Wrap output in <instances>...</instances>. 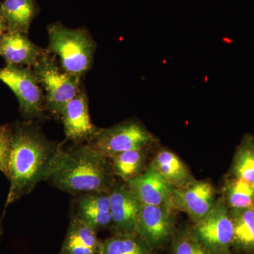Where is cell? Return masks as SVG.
<instances>
[{
    "label": "cell",
    "mask_w": 254,
    "mask_h": 254,
    "mask_svg": "<svg viewBox=\"0 0 254 254\" xmlns=\"http://www.w3.org/2000/svg\"><path fill=\"white\" fill-rule=\"evenodd\" d=\"M64 154L63 143L50 141L33 122L15 124L5 208L29 194L40 182L48 181L61 167Z\"/></svg>",
    "instance_id": "obj_1"
},
{
    "label": "cell",
    "mask_w": 254,
    "mask_h": 254,
    "mask_svg": "<svg viewBox=\"0 0 254 254\" xmlns=\"http://www.w3.org/2000/svg\"><path fill=\"white\" fill-rule=\"evenodd\" d=\"M72 195L109 192L116 182L111 160L87 144H76L65 150L61 167L48 180Z\"/></svg>",
    "instance_id": "obj_2"
},
{
    "label": "cell",
    "mask_w": 254,
    "mask_h": 254,
    "mask_svg": "<svg viewBox=\"0 0 254 254\" xmlns=\"http://www.w3.org/2000/svg\"><path fill=\"white\" fill-rule=\"evenodd\" d=\"M48 53L59 57L62 69L81 78L91 67L95 43L84 28L71 29L61 23L50 25Z\"/></svg>",
    "instance_id": "obj_3"
},
{
    "label": "cell",
    "mask_w": 254,
    "mask_h": 254,
    "mask_svg": "<svg viewBox=\"0 0 254 254\" xmlns=\"http://www.w3.org/2000/svg\"><path fill=\"white\" fill-rule=\"evenodd\" d=\"M158 138L136 120H128L108 128H100L86 144L108 158L128 150L154 147Z\"/></svg>",
    "instance_id": "obj_4"
},
{
    "label": "cell",
    "mask_w": 254,
    "mask_h": 254,
    "mask_svg": "<svg viewBox=\"0 0 254 254\" xmlns=\"http://www.w3.org/2000/svg\"><path fill=\"white\" fill-rule=\"evenodd\" d=\"M39 84L46 91L45 110L60 119L66 105L80 91V78L65 72L45 51L33 67Z\"/></svg>",
    "instance_id": "obj_5"
},
{
    "label": "cell",
    "mask_w": 254,
    "mask_h": 254,
    "mask_svg": "<svg viewBox=\"0 0 254 254\" xmlns=\"http://www.w3.org/2000/svg\"><path fill=\"white\" fill-rule=\"evenodd\" d=\"M0 81L16 95L20 113L26 121L32 122L44 116L45 98L31 68L6 64L0 68Z\"/></svg>",
    "instance_id": "obj_6"
},
{
    "label": "cell",
    "mask_w": 254,
    "mask_h": 254,
    "mask_svg": "<svg viewBox=\"0 0 254 254\" xmlns=\"http://www.w3.org/2000/svg\"><path fill=\"white\" fill-rule=\"evenodd\" d=\"M200 242L211 254H233L234 225L230 210L221 196L217 198L210 213L192 224Z\"/></svg>",
    "instance_id": "obj_7"
},
{
    "label": "cell",
    "mask_w": 254,
    "mask_h": 254,
    "mask_svg": "<svg viewBox=\"0 0 254 254\" xmlns=\"http://www.w3.org/2000/svg\"><path fill=\"white\" fill-rule=\"evenodd\" d=\"M176 210L171 205H141L136 234L149 244L155 251L170 245L176 232Z\"/></svg>",
    "instance_id": "obj_8"
},
{
    "label": "cell",
    "mask_w": 254,
    "mask_h": 254,
    "mask_svg": "<svg viewBox=\"0 0 254 254\" xmlns=\"http://www.w3.org/2000/svg\"><path fill=\"white\" fill-rule=\"evenodd\" d=\"M217 190L209 180H197L175 188L171 205L176 211L186 213L192 224L205 218L217 200Z\"/></svg>",
    "instance_id": "obj_9"
},
{
    "label": "cell",
    "mask_w": 254,
    "mask_h": 254,
    "mask_svg": "<svg viewBox=\"0 0 254 254\" xmlns=\"http://www.w3.org/2000/svg\"><path fill=\"white\" fill-rule=\"evenodd\" d=\"M111 227L114 234L136 233L141 203L126 182L117 180L109 191Z\"/></svg>",
    "instance_id": "obj_10"
},
{
    "label": "cell",
    "mask_w": 254,
    "mask_h": 254,
    "mask_svg": "<svg viewBox=\"0 0 254 254\" xmlns=\"http://www.w3.org/2000/svg\"><path fill=\"white\" fill-rule=\"evenodd\" d=\"M66 139L76 144L89 141L100 129L92 123L88 99L80 91L65 107L61 115Z\"/></svg>",
    "instance_id": "obj_11"
},
{
    "label": "cell",
    "mask_w": 254,
    "mask_h": 254,
    "mask_svg": "<svg viewBox=\"0 0 254 254\" xmlns=\"http://www.w3.org/2000/svg\"><path fill=\"white\" fill-rule=\"evenodd\" d=\"M127 184L141 204L171 205L175 187L150 165L141 175Z\"/></svg>",
    "instance_id": "obj_12"
},
{
    "label": "cell",
    "mask_w": 254,
    "mask_h": 254,
    "mask_svg": "<svg viewBox=\"0 0 254 254\" xmlns=\"http://www.w3.org/2000/svg\"><path fill=\"white\" fill-rule=\"evenodd\" d=\"M77 195L73 202L72 217L84 222L97 232L110 227L109 192H91Z\"/></svg>",
    "instance_id": "obj_13"
},
{
    "label": "cell",
    "mask_w": 254,
    "mask_h": 254,
    "mask_svg": "<svg viewBox=\"0 0 254 254\" xmlns=\"http://www.w3.org/2000/svg\"><path fill=\"white\" fill-rule=\"evenodd\" d=\"M45 51L30 41L25 33L6 31L0 38V56L6 64L34 67Z\"/></svg>",
    "instance_id": "obj_14"
},
{
    "label": "cell",
    "mask_w": 254,
    "mask_h": 254,
    "mask_svg": "<svg viewBox=\"0 0 254 254\" xmlns=\"http://www.w3.org/2000/svg\"><path fill=\"white\" fill-rule=\"evenodd\" d=\"M97 233L93 227L71 217L60 254H102L103 241Z\"/></svg>",
    "instance_id": "obj_15"
},
{
    "label": "cell",
    "mask_w": 254,
    "mask_h": 254,
    "mask_svg": "<svg viewBox=\"0 0 254 254\" xmlns=\"http://www.w3.org/2000/svg\"><path fill=\"white\" fill-rule=\"evenodd\" d=\"M149 165L175 188L185 186L195 180L187 164L166 147H160L155 152Z\"/></svg>",
    "instance_id": "obj_16"
},
{
    "label": "cell",
    "mask_w": 254,
    "mask_h": 254,
    "mask_svg": "<svg viewBox=\"0 0 254 254\" xmlns=\"http://www.w3.org/2000/svg\"><path fill=\"white\" fill-rule=\"evenodd\" d=\"M7 31L27 34L33 20L38 14L36 0H4L0 4Z\"/></svg>",
    "instance_id": "obj_17"
},
{
    "label": "cell",
    "mask_w": 254,
    "mask_h": 254,
    "mask_svg": "<svg viewBox=\"0 0 254 254\" xmlns=\"http://www.w3.org/2000/svg\"><path fill=\"white\" fill-rule=\"evenodd\" d=\"M229 210L234 225L233 254H254V208Z\"/></svg>",
    "instance_id": "obj_18"
},
{
    "label": "cell",
    "mask_w": 254,
    "mask_h": 254,
    "mask_svg": "<svg viewBox=\"0 0 254 254\" xmlns=\"http://www.w3.org/2000/svg\"><path fill=\"white\" fill-rule=\"evenodd\" d=\"M153 147H145L123 152L110 158L114 174L127 182L141 175L147 166V160Z\"/></svg>",
    "instance_id": "obj_19"
},
{
    "label": "cell",
    "mask_w": 254,
    "mask_h": 254,
    "mask_svg": "<svg viewBox=\"0 0 254 254\" xmlns=\"http://www.w3.org/2000/svg\"><path fill=\"white\" fill-rule=\"evenodd\" d=\"M220 196L229 209L254 208V185L227 174L222 181Z\"/></svg>",
    "instance_id": "obj_20"
},
{
    "label": "cell",
    "mask_w": 254,
    "mask_h": 254,
    "mask_svg": "<svg viewBox=\"0 0 254 254\" xmlns=\"http://www.w3.org/2000/svg\"><path fill=\"white\" fill-rule=\"evenodd\" d=\"M228 175L254 185V135L247 133L242 137L235 150Z\"/></svg>",
    "instance_id": "obj_21"
},
{
    "label": "cell",
    "mask_w": 254,
    "mask_h": 254,
    "mask_svg": "<svg viewBox=\"0 0 254 254\" xmlns=\"http://www.w3.org/2000/svg\"><path fill=\"white\" fill-rule=\"evenodd\" d=\"M102 254H155V252L138 234H114L103 241Z\"/></svg>",
    "instance_id": "obj_22"
},
{
    "label": "cell",
    "mask_w": 254,
    "mask_h": 254,
    "mask_svg": "<svg viewBox=\"0 0 254 254\" xmlns=\"http://www.w3.org/2000/svg\"><path fill=\"white\" fill-rule=\"evenodd\" d=\"M170 254H211L190 224L177 227L170 241Z\"/></svg>",
    "instance_id": "obj_23"
},
{
    "label": "cell",
    "mask_w": 254,
    "mask_h": 254,
    "mask_svg": "<svg viewBox=\"0 0 254 254\" xmlns=\"http://www.w3.org/2000/svg\"><path fill=\"white\" fill-rule=\"evenodd\" d=\"M13 145V127L10 125L0 126V171L9 177Z\"/></svg>",
    "instance_id": "obj_24"
},
{
    "label": "cell",
    "mask_w": 254,
    "mask_h": 254,
    "mask_svg": "<svg viewBox=\"0 0 254 254\" xmlns=\"http://www.w3.org/2000/svg\"><path fill=\"white\" fill-rule=\"evenodd\" d=\"M7 31V25H6L5 20L0 21V38L3 36L4 33Z\"/></svg>",
    "instance_id": "obj_25"
},
{
    "label": "cell",
    "mask_w": 254,
    "mask_h": 254,
    "mask_svg": "<svg viewBox=\"0 0 254 254\" xmlns=\"http://www.w3.org/2000/svg\"><path fill=\"white\" fill-rule=\"evenodd\" d=\"M3 233V227H2V219L0 218V238Z\"/></svg>",
    "instance_id": "obj_26"
},
{
    "label": "cell",
    "mask_w": 254,
    "mask_h": 254,
    "mask_svg": "<svg viewBox=\"0 0 254 254\" xmlns=\"http://www.w3.org/2000/svg\"><path fill=\"white\" fill-rule=\"evenodd\" d=\"M4 19V16H3L2 12H1V8H0V21H1V20Z\"/></svg>",
    "instance_id": "obj_27"
}]
</instances>
